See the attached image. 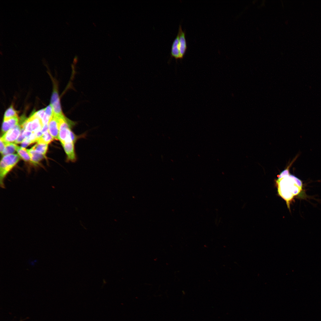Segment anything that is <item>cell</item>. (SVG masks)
<instances>
[{"label": "cell", "instance_id": "cell-1", "mask_svg": "<svg viewBox=\"0 0 321 321\" xmlns=\"http://www.w3.org/2000/svg\"><path fill=\"white\" fill-rule=\"evenodd\" d=\"M288 168L280 174L276 181L279 194L287 202L298 193L302 186L301 180L289 174Z\"/></svg>", "mask_w": 321, "mask_h": 321}, {"label": "cell", "instance_id": "cell-14", "mask_svg": "<svg viewBox=\"0 0 321 321\" xmlns=\"http://www.w3.org/2000/svg\"><path fill=\"white\" fill-rule=\"evenodd\" d=\"M54 138L51 135L48 130L43 133L42 136L37 141V143L48 144L52 141Z\"/></svg>", "mask_w": 321, "mask_h": 321}, {"label": "cell", "instance_id": "cell-21", "mask_svg": "<svg viewBox=\"0 0 321 321\" xmlns=\"http://www.w3.org/2000/svg\"><path fill=\"white\" fill-rule=\"evenodd\" d=\"M7 142H5L3 141L0 138V152L1 154L4 151L7 144Z\"/></svg>", "mask_w": 321, "mask_h": 321}, {"label": "cell", "instance_id": "cell-7", "mask_svg": "<svg viewBox=\"0 0 321 321\" xmlns=\"http://www.w3.org/2000/svg\"><path fill=\"white\" fill-rule=\"evenodd\" d=\"M48 131L56 140L59 139V121L58 118L53 117L48 123Z\"/></svg>", "mask_w": 321, "mask_h": 321}, {"label": "cell", "instance_id": "cell-13", "mask_svg": "<svg viewBox=\"0 0 321 321\" xmlns=\"http://www.w3.org/2000/svg\"><path fill=\"white\" fill-rule=\"evenodd\" d=\"M36 152L44 155H45L48 148V144L37 143L32 147Z\"/></svg>", "mask_w": 321, "mask_h": 321}, {"label": "cell", "instance_id": "cell-5", "mask_svg": "<svg viewBox=\"0 0 321 321\" xmlns=\"http://www.w3.org/2000/svg\"><path fill=\"white\" fill-rule=\"evenodd\" d=\"M21 129L18 124L4 133L1 139L7 143L15 142L20 135Z\"/></svg>", "mask_w": 321, "mask_h": 321}, {"label": "cell", "instance_id": "cell-18", "mask_svg": "<svg viewBox=\"0 0 321 321\" xmlns=\"http://www.w3.org/2000/svg\"><path fill=\"white\" fill-rule=\"evenodd\" d=\"M45 113L46 115L50 118H51L53 117V109L51 104L48 105L45 108Z\"/></svg>", "mask_w": 321, "mask_h": 321}, {"label": "cell", "instance_id": "cell-6", "mask_svg": "<svg viewBox=\"0 0 321 321\" xmlns=\"http://www.w3.org/2000/svg\"><path fill=\"white\" fill-rule=\"evenodd\" d=\"M178 33L179 35V46L180 54V59H183L187 48V42L185 38V31L182 29L181 25H179Z\"/></svg>", "mask_w": 321, "mask_h": 321}, {"label": "cell", "instance_id": "cell-10", "mask_svg": "<svg viewBox=\"0 0 321 321\" xmlns=\"http://www.w3.org/2000/svg\"><path fill=\"white\" fill-rule=\"evenodd\" d=\"M179 35L178 33L172 43L170 53L171 57L174 58L176 60V62H177V59H180L179 46Z\"/></svg>", "mask_w": 321, "mask_h": 321}, {"label": "cell", "instance_id": "cell-22", "mask_svg": "<svg viewBox=\"0 0 321 321\" xmlns=\"http://www.w3.org/2000/svg\"><path fill=\"white\" fill-rule=\"evenodd\" d=\"M48 130V124L43 125L41 130L42 133H43Z\"/></svg>", "mask_w": 321, "mask_h": 321}, {"label": "cell", "instance_id": "cell-3", "mask_svg": "<svg viewBox=\"0 0 321 321\" xmlns=\"http://www.w3.org/2000/svg\"><path fill=\"white\" fill-rule=\"evenodd\" d=\"M43 125L40 118L31 116L22 122L21 127L26 131L36 132L41 130Z\"/></svg>", "mask_w": 321, "mask_h": 321}, {"label": "cell", "instance_id": "cell-9", "mask_svg": "<svg viewBox=\"0 0 321 321\" xmlns=\"http://www.w3.org/2000/svg\"><path fill=\"white\" fill-rule=\"evenodd\" d=\"M19 119L16 116L5 120H4L2 126V131L5 133L10 129L18 124Z\"/></svg>", "mask_w": 321, "mask_h": 321}, {"label": "cell", "instance_id": "cell-2", "mask_svg": "<svg viewBox=\"0 0 321 321\" xmlns=\"http://www.w3.org/2000/svg\"><path fill=\"white\" fill-rule=\"evenodd\" d=\"M20 157L16 154H12L4 156L1 159L0 165V185L4 188V179L7 174L18 162Z\"/></svg>", "mask_w": 321, "mask_h": 321}, {"label": "cell", "instance_id": "cell-20", "mask_svg": "<svg viewBox=\"0 0 321 321\" xmlns=\"http://www.w3.org/2000/svg\"><path fill=\"white\" fill-rule=\"evenodd\" d=\"M21 143V147L25 148L30 144H32V142L26 138Z\"/></svg>", "mask_w": 321, "mask_h": 321}, {"label": "cell", "instance_id": "cell-16", "mask_svg": "<svg viewBox=\"0 0 321 321\" xmlns=\"http://www.w3.org/2000/svg\"><path fill=\"white\" fill-rule=\"evenodd\" d=\"M18 116L17 111L11 105L5 111L4 117V120H7L14 117Z\"/></svg>", "mask_w": 321, "mask_h": 321}, {"label": "cell", "instance_id": "cell-11", "mask_svg": "<svg viewBox=\"0 0 321 321\" xmlns=\"http://www.w3.org/2000/svg\"><path fill=\"white\" fill-rule=\"evenodd\" d=\"M31 159L32 162L34 164H38L43 158L45 157V155L36 152L32 148L29 150H27Z\"/></svg>", "mask_w": 321, "mask_h": 321}, {"label": "cell", "instance_id": "cell-15", "mask_svg": "<svg viewBox=\"0 0 321 321\" xmlns=\"http://www.w3.org/2000/svg\"><path fill=\"white\" fill-rule=\"evenodd\" d=\"M17 151L19 156L24 160L32 162L29 155L25 148L19 147Z\"/></svg>", "mask_w": 321, "mask_h": 321}, {"label": "cell", "instance_id": "cell-12", "mask_svg": "<svg viewBox=\"0 0 321 321\" xmlns=\"http://www.w3.org/2000/svg\"><path fill=\"white\" fill-rule=\"evenodd\" d=\"M19 147L12 143H7L1 154L3 156L13 154L17 151Z\"/></svg>", "mask_w": 321, "mask_h": 321}, {"label": "cell", "instance_id": "cell-4", "mask_svg": "<svg viewBox=\"0 0 321 321\" xmlns=\"http://www.w3.org/2000/svg\"><path fill=\"white\" fill-rule=\"evenodd\" d=\"M51 103L53 109V116L59 119L65 117L62 110L57 90L55 87L51 97Z\"/></svg>", "mask_w": 321, "mask_h": 321}, {"label": "cell", "instance_id": "cell-19", "mask_svg": "<svg viewBox=\"0 0 321 321\" xmlns=\"http://www.w3.org/2000/svg\"><path fill=\"white\" fill-rule=\"evenodd\" d=\"M25 129L21 128V133L18 137L15 142L16 144L21 143L26 139V138L23 134V132Z\"/></svg>", "mask_w": 321, "mask_h": 321}, {"label": "cell", "instance_id": "cell-23", "mask_svg": "<svg viewBox=\"0 0 321 321\" xmlns=\"http://www.w3.org/2000/svg\"><path fill=\"white\" fill-rule=\"evenodd\" d=\"M78 59V56L77 55H75L74 57L73 60L74 63H75L77 62Z\"/></svg>", "mask_w": 321, "mask_h": 321}, {"label": "cell", "instance_id": "cell-17", "mask_svg": "<svg viewBox=\"0 0 321 321\" xmlns=\"http://www.w3.org/2000/svg\"><path fill=\"white\" fill-rule=\"evenodd\" d=\"M45 108L33 113L31 116L40 118L41 120L43 118L45 115Z\"/></svg>", "mask_w": 321, "mask_h": 321}, {"label": "cell", "instance_id": "cell-8", "mask_svg": "<svg viewBox=\"0 0 321 321\" xmlns=\"http://www.w3.org/2000/svg\"><path fill=\"white\" fill-rule=\"evenodd\" d=\"M75 144L74 142H71L65 143L62 145L67 155V160L72 162H75L77 159Z\"/></svg>", "mask_w": 321, "mask_h": 321}]
</instances>
